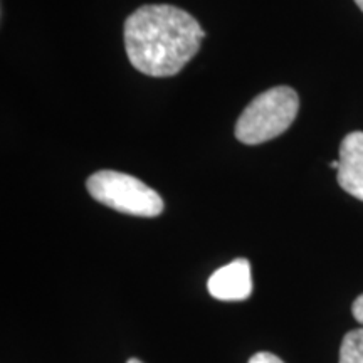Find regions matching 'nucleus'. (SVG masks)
<instances>
[{"label":"nucleus","mask_w":363,"mask_h":363,"mask_svg":"<svg viewBox=\"0 0 363 363\" xmlns=\"http://www.w3.org/2000/svg\"><path fill=\"white\" fill-rule=\"evenodd\" d=\"M208 293L220 301H244L252 293L251 264L247 259H235L217 269L208 278Z\"/></svg>","instance_id":"obj_4"},{"label":"nucleus","mask_w":363,"mask_h":363,"mask_svg":"<svg viewBox=\"0 0 363 363\" xmlns=\"http://www.w3.org/2000/svg\"><path fill=\"white\" fill-rule=\"evenodd\" d=\"M340 363H363V328L345 335L340 348Z\"/></svg>","instance_id":"obj_6"},{"label":"nucleus","mask_w":363,"mask_h":363,"mask_svg":"<svg viewBox=\"0 0 363 363\" xmlns=\"http://www.w3.org/2000/svg\"><path fill=\"white\" fill-rule=\"evenodd\" d=\"M338 184L345 192L363 201V131H353L340 145Z\"/></svg>","instance_id":"obj_5"},{"label":"nucleus","mask_w":363,"mask_h":363,"mask_svg":"<svg viewBox=\"0 0 363 363\" xmlns=\"http://www.w3.org/2000/svg\"><path fill=\"white\" fill-rule=\"evenodd\" d=\"M355 4L362 9V12H363V0H355Z\"/></svg>","instance_id":"obj_9"},{"label":"nucleus","mask_w":363,"mask_h":363,"mask_svg":"<svg viewBox=\"0 0 363 363\" xmlns=\"http://www.w3.org/2000/svg\"><path fill=\"white\" fill-rule=\"evenodd\" d=\"M352 311H353V316H355V320L363 326V294L353 301Z\"/></svg>","instance_id":"obj_8"},{"label":"nucleus","mask_w":363,"mask_h":363,"mask_svg":"<svg viewBox=\"0 0 363 363\" xmlns=\"http://www.w3.org/2000/svg\"><path fill=\"white\" fill-rule=\"evenodd\" d=\"M249 363H284L281 360L279 357L272 355V353H267V352H261V353H256Z\"/></svg>","instance_id":"obj_7"},{"label":"nucleus","mask_w":363,"mask_h":363,"mask_svg":"<svg viewBox=\"0 0 363 363\" xmlns=\"http://www.w3.org/2000/svg\"><path fill=\"white\" fill-rule=\"evenodd\" d=\"M123 35L126 56L136 71L169 78L199 52L206 33L189 12L160 4L136 9L125 22Z\"/></svg>","instance_id":"obj_1"},{"label":"nucleus","mask_w":363,"mask_h":363,"mask_svg":"<svg viewBox=\"0 0 363 363\" xmlns=\"http://www.w3.org/2000/svg\"><path fill=\"white\" fill-rule=\"evenodd\" d=\"M94 201L121 214L136 217H157L163 211V201L155 190L142 180L115 170H101L86 182Z\"/></svg>","instance_id":"obj_3"},{"label":"nucleus","mask_w":363,"mask_h":363,"mask_svg":"<svg viewBox=\"0 0 363 363\" xmlns=\"http://www.w3.org/2000/svg\"><path fill=\"white\" fill-rule=\"evenodd\" d=\"M299 110L298 93L288 86H276L261 93L239 116L235 138L244 145H259L283 135Z\"/></svg>","instance_id":"obj_2"},{"label":"nucleus","mask_w":363,"mask_h":363,"mask_svg":"<svg viewBox=\"0 0 363 363\" xmlns=\"http://www.w3.org/2000/svg\"><path fill=\"white\" fill-rule=\"evenodd\" d=\"M126 363H142L140 360H136V358H131V360H128Z\"/></svg>","instance_id":"obj_10"}]
</instances>
